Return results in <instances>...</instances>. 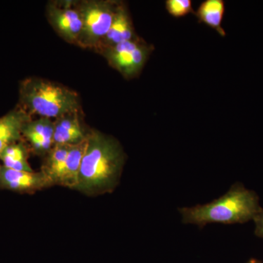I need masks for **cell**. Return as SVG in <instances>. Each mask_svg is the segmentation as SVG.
<instances>
[{"label": "cell", "mask_w": 263, "mask_h": 263, "mask_svg": "<svg viewBox=\"0 0 263 263\" xmlns=\"http://www.w3.org/2000/svg\"><path fill=\"white\" fill-rule=\"evenodd\" d=\"M125 155L117 139L91 129L86 140L76 190L87 195H102L117 186Z\"/></svg>", "instance_id": "1"}, {"label": "cell", "mask_w": 263, "mask_h": 263, "mask_svg": "<svg viewBox=\"0 0 263 263\" xmlns=\"http://www.w3.org/2000/svg\"><path fill=\"white\" fill-rule=\"evenodd\" d=\"M255 192L247 190L242 183H235L229 191L205 205L179 209L185 224L202 228L209 223L236 224L254 220L262 211Z\"/></svg>", "instance_id": "2"}, {"label": "cell", "mask_w": 263, "mask_h": 263, "mask_svg": "<svg viewBox=\"0 0 263 263\" xmlns=\"http://www.w3.org/2000/svg\"><path fill=\"white\" fill-rule=\"evenodd\" d=\"M22 108L32 117L57 119L81 110L80 99L76 91L64 85L41 78H29L21 84Z\"/></svg>", "instance_id": "3"}, {"label": "cell", "mask_w": 263, "mask_h": 263, "mask_svg": "<svg viewBox=\"0 0 263 263\" xmlns=\"http://www.w3.org/2000/svg\"><path fill=\"white\" fill-rule=\"evenodd\" d=\"M119 3L111 0L76 2L82 21L78 46L96 51L110 28Z\"/></svg>", "instance_id": "4"}, {"label": "cell", "mask_w": 263, "mask_h": 263, "mask_svg": "<svg viewBox=\"0 0 263 263\" xmlns=\"http://www.w3.org/2000/svg\"><path fill=\"white\" fill-rule=\"evenodd\" d=\"M154 50L153 45L139 37L105 48L100 53L105 57L110 67L124 79L130 80L141 73Z\"/></svg>", "instance_id": "5"}, {"label": "cell", "mask_w": 263, "mask_h": 263, "mask_svg": "<svg viewBox=\"0 0 263 263\" xmlns=\"http://www.w3.org/2000/svg\"><path fill=\"white\" fill-rule=\"evenodd\" d=\"M46 16L54 29L66 42L78 46L82 21L75 1H52L46 7Z\"/></svg>", "instance_id": "6"}, {"label": "cell", "mask_w": 263, "mask_h": 263, "mask_svg": "<svg viewBox=\"0 0 263 263\" xmlns=\"http://www.w3.org/2000/svg\"><path fill=\"white\" fill-rule=\"evenodd\" d=\"M49 186L41 171H15L0 165V189L20 193H33Z\"/></svg>", "instance_id": "7"}, {"label": "cell", "mask_w": 263, "mask_h": 263, "mask_svg": "<svg viewBox=\"0 0 263 263\" xmlns=\"http://www.w3.org/2000/svg\"><path fill=\"white\" fill-rule=\"evenodd\" d=\"M139 37L135 30L127 4L119 1L110 28L102 40L96 51L100 53L105 48L112 47L126 41H134Z\"/></svg>", "instance_id": "8"}, {"label": "cell", "mask_w": 263, "mask_h": 263, "mask_svg": "<svg viewBox=\"0 0 263 263\" xmlns=\"http://www.w3.org/2000/svg\"><path fill=\"white\" fill-rule=\"evenodd\" d=\"M81 110L65 114L53 121V144H79L87 138L89 131L85 129L81 119Z\"/></svg>", "instance_id": "9"}, {"label": "cell", "mask_w": 263, "mask_h": 263, "mask_svg": "<svg viewBox=\"0 0 263 263\" xmlns=\"http://www.w3.org/2000/svg\"><path fill=\"white\" fill-rule=\"evenodd\" d=\"M31 119L32 117L22 108L0 118V154L6 147L22 141L24 126Z\"/></svg>", "instance_id": "10"}, {"label": "cell", "mask_w": 263, "mask_h": 263, "mask_svg": "<svg viewBox=\"0 0 263 263\" xmlns=\"http://www.w3.org/2000/svg\"><path fill=\"white\" fill-rule=\"evenodd\" d=\"M70 146L68 145H53L46 155L41 172L51 186L60 184Z\"/></svg>", "instance_id": "11"}, {"label": "cell", "mask_w": 263, "mask_h": 263, "mask_svg": "<svg viewBox=\"0 0 263 263\" xmlns=\"http://www.w3.org/2000/svg\"><path fill=\"white\" fill-rule=\"evenodd\" d=\"M226 12V4L223 0H205L195 12L200 23L206 24L221 36L226 37V32L221 27Z\"/></svg>", "instance_id": "12"}, {"label": "cell", "mask_w": 263, "mask_h": 263, "mask_svg": "<svg viewBox=\"0 0 263 263\" xmlns=\"http://www.w3.org/2000/svg\"><path fill=\"white\" fill-rule=\"evenodd\" d=\"M86 140L87 138L79 144L70 146L60 186L76 190L81 162L86 150Z\"/></svg>", "instance_id": "13"}, {"label": "cell", "mask_w": 263, "mask_h": 263, "mask_svg": "<svg viewBox=\"0 0 263 263\" xmlns=\"http://www.w3.org/2000/svg\"><path fill=\"white\" fill-rule=\"evenodd\" d=\"M3 166L19 171L32 172L28 162V150L22 141L13 143L5 148L0 154Z\"/></svg>", "instance_id": "14"}, {"label": "cell", "mask_w": 263, "mask_h": 263, "mask_svg": "<svg viewBox=\"0 0 263 263\" xmlns=\"http://www.w3.org/2000/svg\"><path fill=\"white\" fill-rule=\"evenodd\" d=\"M54 124L51 119L47 118H40L37 120L31 119L24 126L22 136L26 140L30 138H40L52 140L53 141Z\"/></svg>", "instance_id": "15"}, {"label": "cell", "mask_w": 263, "mask_h": 263, "mask_svg": "<svg viewBox=\"0 0 263 263\" xmlns=\"http://www.w3.org/2000/svg\"><path fill=\"white\" fill-rule=\"evenodd\" d=\"M165 8L169 14L175 18H181L190 13H195L191 0H167Z\"/></svg>", "instance_id": "16"}, {"label": "cell", "mask_w": 263, "mask_h": 263, "mask_svg": "<svg viewBox=\"0 0 263 263\" xmlns=\"http://www.w3.org/2000/svg\"><path fill=\"white\" fill-rule=\"evenodd\" d=\"M254 223H255V230L254 233L259 238L263 239V209L260 212L255 216L254 219Z\"/></svg>", "instance_id": "17"}, {"label": "cell", "mask_w": 263, "mask_h": 263, "mask_svg": "<svg viewBox=\"0 0 263 263\" xmlns=\"http://www.w3.org/2000/svg\"><path fill=\"white\" fill-rule=\"evenodd\" d=\"M247 263H262L260 261L257 260V259H252L249 261Z\"/></svg>", "instance_id": "18"}]
</instances>
